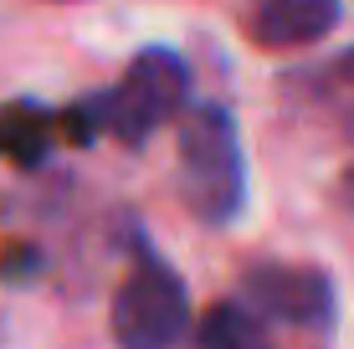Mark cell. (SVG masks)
Returning a JSON list of instances; mask_svg holds the SVG:
<instances>
[{
	"label": "cell",
	"mask_w": 354,
	"mask_h": 349,
	"mask_svg": "<svg viewBox=\"0 0 354 349\" xmlns=\"http://www.w3.org/2000/svg\"><path fill=\"white\" fill-rule=\"evenodd\" d=\"M180 185L201 221H231L241 211L247 180H241V144L226 108L205 103L180 129Z\"/></svg>",
	"instance_id": "1"
},
{
	"label": "cell",
	"mask_w": 354,
	"mask_h": 349,
	"mask_svg": "<svg viewBox=\"0 0 354 349\" xmlns=\"http://www.w3.org/2000/svg\"><path fill=\"white\" fill-rule=\"evenodd\" d=\"M190 329V298L169 267H133L113 293V339L118 349H175Z\"/></svg>",
	"instance_id": "2"
},
{
	"label": "cell",
	"mask_w": 354,
	"mask_h": 349,
	"mask_svg": "<svg viewBox=\"0 0 354 349\" xmlns=\"http://www.w3.org/2000/svg\"><path fill=\"white\" fill-rule=\"evenodd\" d=\"M180 103H185V62L175 52H144L108 93V129L124 144H144L165 118L180 113Z\"/></svg>",
	"instance_id": "3"
},
{
	"label": "cell",
	"mask_w": 354,
	"mask_h": 349,
	"mask_svg": "<svg viewBox=\"0 0 354 349\" xmlns=\"http://www.w3.org/2000/svg\"><path fill=\"white\" fill-rule=\"evenodd\" d=\"M247 298L257 314H272L288 323H324L334 314V287L324 272H308V267H257L247 278Z\"/></svg>",
	"instance_id": "4"
},
{
	"label": "cell",
	"mask_w": 354,
	"mask_h": 349,
	"mask_svg": "<svg viewBox=\"0 0 354 349\" xmlns=\"http://www.w3.org/2000/svg\"><path fill=\"white\" fill-rule=\"evenodd\" d=\"M339 0H267L257 10V41L267 46H308L334 31Z\"/></svg>",
	"instance_id": "5"
},
{
	"label": "cell",
	"mask_w": 354,
	"mask_h": 349,
	"mask_svg": "<svg viewBox=\"0 0 354 349\" xmlns=\"http://www.w3.org/2000/svg\"><path fill=\"white\" fill-rule=\"evenodd\" d=\"M52 144V118L31 103H10L0 108V160L10 164H36Z\"/></svg>",
	"instance_id": "6"
},
{
	"label": "cell",
	"mask_w": 354,
	"mask_h": 349,
	"mask_svg": "<svg viewBox=\"0 0 354 349\" xmlns=\"http://www.w3.org/2000/svg\"><path fill=\"white\" fill-rule=\"evenodd\" d=\"M195 349H272V339H267L262 319L252 308L216 303L195 329Z\"/></svg>",
	"instance_id": "7"
},
{
	"label": "cell",
	"mask_w": 354,
	"mask_h": 349,
	"mask_svg": "<svg viewBox=\"0 0 354 349\" xmlns=\"http://www.w3.org/2000/svg\"><path fill=\"white\" fill-rule=\"evenodd\" d=\"M349 67H354V62H349Z\"/></svg>",
	"instance_id": "8"
}]
</instances>
